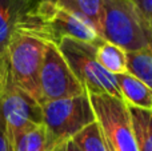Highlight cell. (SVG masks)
<instances>
[{"label":"cell","instance_id":"cell-10","mask_svg":"<svg viewBox=\"0 0 152 151\" xmlns=\"http://www.w3.org/2000/svg\"><path fill=\"white\" fill-rule=\"evenodd\" d=\"M121 99L129 107L142 110H152V91L142 80L136 79L131 74L116 75Z\"/></svg>","mask_w":152,"mask_h":151},{"label":"cell","instance_id":"cell-3","mask_svg":"<svg viewBox=\"0 0 152 151\" xmlns=\"http://www.w3.org/2000/svg\"><path fill=\"white\" fill-rule=\"evenodd\" d=\"M42 108L43 125L47 130L51 151L67 143L84 127L96 122L88 92L74 98L47 102Z\"/></svg>","mask_w":152,"mask_h":151},{"label":"cell","instance_id":"cell-2","mask_svg":"<svg viewBox=\"0 0 152 151\" xmlns=\"http://www.w3.org/2000/svg\"><path fill=\"white\" fill-rule=\"evenodd\" d=\"M20 34L32 35L56 45L64 37H72L92 44L103 42L97 29L88 20L43 0H40L37 7L31 13Z\"/></svg>","mask_w":152,"mask_h":151},{"label":"cell","instance_id":"cell-13","mask_svg":"<svg viewBox=\"0 0 152 151\" xmlns=\"http://www.w3.org/2000/svg\"><path fill=\"white\" fill-rule=\"evenodd\" d=\"M43 1H50L69 12L81 16L88 20L99 32L104 0H43Z\"/></svg>","mask_w":152,"mask_h":151},{"label":"cell","instance_id":"cell-9","mask_svg":"<svg viewBox=\"0 0 152 151\" xmlns=\"http://www.w3.org/2000/svg\"><path fill=\"white\" fill-rule=\"evenodd\" d=\"M40 0H0V58L7 55L10 42L21 32Z\"/></svg>","mask_w":152,"mask_h":151},{"label":"cell","instance_id":"cell-15","mask_svg":"<svg viewBox=\"0 0 152 151\" xmlns=\"http://www.w3.org/2000/svg\"><path fill=\"white\" fill-rule=\"evenodd\" d=\"M10 151H51L44 125L32 127L15 139Z\"/></svg>","mask_w":152,"mask_h":151},{"label":"cell","instance_id":"cell-7","mask_svg":"<svg viewBox=\"0 0 152 151\" xmlns=\"http://www.w3.org/2000/svg\"><path fill=\"white\" fill-rule=\"evenodd\" d=\"M95 118L108 151H137L129 108L123 99L107 94H89Z\"/></svg>","mask_w":152,"mask_h":151},{"label":"cell","instance_id":"cell-22","mask_svg":"<svg viewBox=\"0 0 152 151\" xmlns=\"http://www.w3.org/2000/svg\"><path fill=\"white\" fill-rule=\"evenodd\" d=\"M151 50H152V44H151Z\"/></svg>","mask_w":152,"mask_h":151},{"label":"cell","instance_id":"cell-16","mask_svg":"<svg viewBox=\"0 0 152 151\" xmlns=\"http://www.w3.org/2000/svg\"><path fill=\"white\" fill-rule=\"evenodd\" d=\"M72 141L77 144L81 151H108L97 122H94L84 127L72 138Z\"/></svg>","mask_w":152,"mask_h":151},{"label":"cell","instance_id":"cell-20","mask_svg":"<svg viewBox=\"0 0 152 151\" xmlns=\"http://www.w3.org/2000/svg\"><path fill=\"white\" fill-rule=\"evenodd\" d=\"M52 151H66V143L60 144V146H58V147H55Z\"/></svg>","mask_w":152,"mask_h":151},{"label":"cell","instance_id":"cell-11","mask_svg":"<svg viewBox=\"0 0 152 151\" xmlns=\"http://www.w3.org/2000/svg\"><path fill=\"white\" fill-rule=\"evenodd\" d=\"M96 59L100 66L112 75H120L127 72V51L113 43L103 40L97 44Z\"/></svg>","mask_w":152,"mask_h":151},{"label":"cell","instance_id":"cell-14","mask_svg":"<svg viewBox=\"0 0 152 151\" xmlns=\"http://www.w3.org/2000/svg\"><path fill=\"white\" fill-rule=\"evenodd\" d=\"M127 72L142 80L152 91V50L127 52Z\"/></svg>","mask_w":152,"mask_h":151},{"label":"cell","instance_id":"cell-1","mask_svg":"<svg viewBox=\"0 0 152 151\" xmlns=\"http://www.w3.org/2000/svg\"><path fill=\"white\" fill-rule=\"evenodd\" d=\"M99 35L127 52L151 48L152 28L131 0H104Z\"/></svg>","mask_w":152,"mask_h":151},{"label":"cell","instance_id":"cell-8","mask_svg":"<svg viewBox=\"0 0 152 151\" xmlns=\"http://www.w3.org/2000/svg\"><path fill=\"white\" fill-rule=\"evenodd\" d=\"M40 92L43 104L51 100L74 98L87 92L71 71L58 45L53 43H47L44 51L40 70Z\"/></svg>","mask_w":152,"mask_h":151},{"label":"cell","instance_id":"cell-18","mask_svg":"<svg viewBox=\"0 0 152 151\" xmlns=\"http://www.w3.org/2000/svg\"><path fill=\"white\" fill-rule=\"evenodd\" d=\"M0 151H10V144H8L7 138V127H5V120L3 117L1 107H0Z\"/></svg>","mask_w":152,"mask_h":151},{"label":"cell","instance_id":"cell-5","mask_svg":"<svg viewBox=\"0 0 152 151\" xmlns=\"http://www.w3.org/2000/svg\"><path fill=\"white\" fill-rule=\"evenodd\" d=\"M47 42L28 34H16L7 48L8 71L13 84L42 106L40 70Z\"/></svg>","mask_w":152,"mask_h":151},{"label":"cell","instance_id":"cell-21","mask_svg":"<svg viewBox=\"0 0 152 151\" xmlns=\"http://www.w3.org/2000/svg\"><path fill=\"white\" fill-rule=\"evenodd\" d=\"M0 90H1V76H0Z\"/></svg>","mask_w":152,"mask_h":151},{"label":"cell","instance_id":"cell-12","mask_svg":"<svg viewBox=\"0 0 152 151\" xmlns=\"http://www.w3.org/2000/svg\"><path fill=\"white\" fill-rule=\"evenodd\" d=\"M137 151H152V110L129 107Z\"/></svg>","mask_w":152,"mask_h":151},{"label":"cell","instance_id":"cell-19","mask_svg":"<svg viewBox=\"0 0 152 151\" xmlns=\"http://www.w3.org/2000/svg\"><path fill=\"white\" fill-rule=\"evenodd\" d=\"M66 151H81V150L79 149L77 144H76L75 142L71 139V141H68L66 143Z\"/></svg>","mask_w":152,"mask_h":151},{"label":"cell","instance_id":"cell-17","mask_svg":"<svg viewBox=\"0 0 152 151\" xmlns=\"http://www.w3.org/2000/svg\"><path fill=\"white\" fill-rule=\"evenodd\" d=\"M152 28V0H131Z\"/></svg>","mask_w":152,"mask_h":151},{"label":"cell","instance_id":"cell-6","mask_svg":"<svg viewBox=\"0 0 152 151\" xmlns=\"http://www.w3.org/2000/svg\"><path fill=\"white\" fill-rule=\"evenodd\" d=\"M0 107L7 127L8 144L11 146L19 135L35 126L43 125V108L39 102L13 84L8 71L7 55L0 58Z\"/></svg>","mask_w":152,"mask_h":151},{"label":"cell","instance_id":"cell-4","mask_svg":"<svg viewBox=\"0 0 152 151\" xmlns=\"http://www.w3.org/2000/svg\"><path fill=\"white\" fill-rule=\"evenodd\" d=\"M58 48L87 92L107 94L121 99L116 76L103 68L96 59L97 44L64 37Z\"/></svg>","mask_w":152,"mask_h":151}]
</instances>
